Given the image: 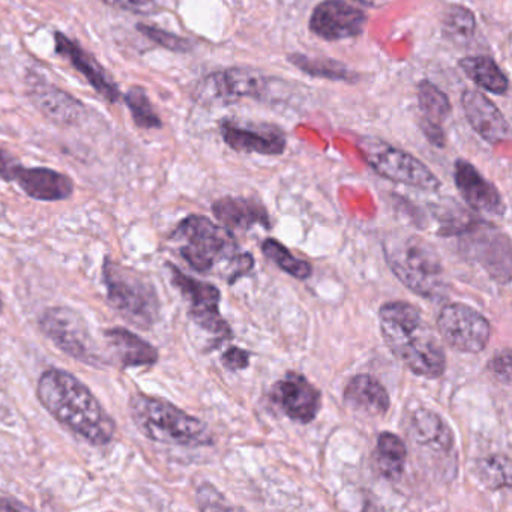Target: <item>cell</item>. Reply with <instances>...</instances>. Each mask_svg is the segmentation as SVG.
Here are the masks:
<instances>
[{
	"mask_svg": "<svg viewBox=\"0 0 512 512\" xmlns=\"http://www.w3.org/2000/svg\"><path fill=\"white\" fill-rule=\"evenodd\" d=\"M104 337L121 367H151L157 364V349L128 329H109L104 332Z\"/></svg>",
	"mask_w": 512,
	"mask_h": 512,
	"instance_id": "obj_25",
	"label": "cell"
},
{
	"mask_svg": "<svg viewBox=\"0 0 512 512\" xmlns=\"http://www.w3.org/2000/svg\"><path fill=\"white\" fill-rule=\"evenodd\" d=\"M271 398L287 418L298 424H310L322 409V392L295 371H289L272 386Z\"/></svg>",
	"mask_w": 512,
	"mask_h": 512,
	"instance_id": "obj_12",
	"label": "cell"
},
{
	"mask_svg": "<svg viewBox=\"0 0 512 512\" xmlns=\"http://www.w3.org/2000/svg\"><path fill=\"white\" fill-rule=\"evenodd\" d=\"M172 283L187 299L190 316L200 328L218 335L221 340L232 337V329L220 313L221 292L214 284L185 275L176 266L169 265Z\"/></svg>",
	"mask_w": 512,
	"mask_h": 512,
	"instance_id": "obj_11",
	"label": "cell"
},
{
	"mask_svg": "<svg viewBox=\"0 0 512 512\" xmlns=\"http://www.w3.org/2000/svg\"><path fill=\"white\" fill-rule=\"evenodd\" d=\"M458 67L466 74L467 79L490 94L505 95L508 92V77L488 56H466L460 59Z\"/></svg>",
	"mask_w": 512,
	"mask_h": 512,
	"instance_id": "obj_27",
	"label": "cell"
},
{
	"mask_svg": "<svg viewBox=\"0 0 512 512\" xmlns=\"http://www.w3.org/2000/svg\"><path fill=\"white\" fill-rule=\"evenodd\" d=\"M461 107L470 127L484 142L496 146L511 137V127L499 107L476 89H466L461 95Z\"/></svg>",
	"mask_w": 512,
	"mask_h": 512,
	"instance_id": "obj_17",
	"label": "cell"
},
{
	"mask_svg": "<svg viewBox=\"0 0 512 512\" xmlns=\"http://www.w3.org/2000/svg\"><path fill=\"white\" fill-rule=\"evenodd\" d=\"M128 407L131 419L140 433L154 442L190 448L214 443V437L205 422L188 415L163 398L137 394L131 398Z\"/></svg>",
	"mask_w": 512,
	"mask_h": 512,
	"instance_id": "obj_4",
	"label": "cell"
},
{
	"mask_svg": "<svg viewBox=\"0 0 512 512\" xmlns=\"http://www.w3.org/2000/svg\"><path fill=\"white\" fill-rule=\"evenodd\" d=\"M37 397L56 421L86 442L103 446L115 437V419L73 374L58 368L44 371L38 380Z\"/></svg>",
	"mask_w": 512,
	"mask_h": 512,
	"instance_id": "obj_1",
	"label": "cell"
},
{
	"mask_svg": "<svg viewBox=\"0 0 512 512\" xmlns=\"http://www.w3.org/2000/svg\"><path fill=\"white\" fill-rule=\"evenodd\" d=\"M343 401L353 413L368 418H382L391 406L385 386L370 374L353 376L344 388Z\"/></svg>",
	"mask_w": 512,
	"mask_h": 512,
	"instance_id": "obj_21",
	"label": "cell"
},
{
	"mask_svg": "<svg viewBox=\"0 0 512 512\" xmlns=\"http://www.w3.org/2000/svg\"><path fill=\"white\" fill-rule=\"evenodd\" d=\"M367 16L346 0H323L310 17V31L325 41L349 40L364 31Z\"/></svg>",
	"mask_w": 512,
	"mask_h": 512,
	"instance_id": "obj_14",
	"label": "cell"
},
{
	"mask_svg": "<svg viewBox=\"0 0 512 512\" xmlns=\"http://www.w3.org/2000/svg\"><path fill=\"white\" fill-rule=\"evenodd\" d=\"M368 166L388 181L409 185L424 191H437L442 187L436 175L409 152L401 151L386 143H371L362 146Z\"/></svg>",
	"mask_w": 512,
	"mask_h": 512,
	"instance_id": "obj_9",
	"label": "cell"
},
{
	"mask_svg": "<svg viewBox=\"0 0 512 512\" xmlns=\"http://www.w3.org/2000/svg\"><path fill=\"white\" fill-rule=\"evenodd\" d=\"M416 94H418V106L421 110L419 128L431 145L436 148H445L446 136L443 125L452 112L448 95L430 80H421L416 86Z\"/></svg>",
	"mask_w": 512,
	"mask_h": 512,
	"instance_id": "obj_19",
	"label": "cell"
},
{
	"mask_svg": "<svg viewBox=\"0 0 512 512\" xmlns=\"http://www.w3.org/2000/svg\"><path fill=\"white\" fill-rule=\"evenodd\" d=\"M2 305L4 304H2V296H0V311H2Z\"/></svg>",
	"mask_w": 512,
	"mask_h": 512,
	"instance_id": "obj_40",
	"label": "cell"
},
{
	"mask_svg": "<svg viewBox=\"0 0 512 512\" xmlns=\"http://www.w3.org/2000/svg\"><path fill=\"white\" fill-rule=\"evenodd\" d=\"M220 134L224 143L236 152L277 157L286 151V136L272 125L223 119Z\"/></svg>",
	"mask_w": 512,
	"mask_h": 512,
	"instance_id": "obj_13",
	"label": "cell"
},
{
	"mask_svg": "<svg viewBox=\"0 0 512 512\" xmlns=\"http://www.w3.org/2000/svg\"><path fill=\"white\" fill-rule=\"evenodd\" d=\"M437 329L443 341L461 353H481L491 337L487 317L461 302L442 308L437 317Z\"/></svg>",
	"mask_w": 512,
	"mask_h": 512,
	"instance_id": "obj_10",
	"label": "cell"
},
{
	"mask_svg": "<svg viewBox=\"0 0 512 512\" xmlns=\"http://www.w3.org/2000/svg\"><path fill=\"white\" fill-rule=\"evenodd\" d=\"M140 34L148 37L149 40L157 43L158 46L164 49L172 50V52H190L193 44L185 38L178 37V35L170 34V32L163 31V29L152 28L148 25H139Z\"/></svg>",
	"mask_w": 512,
	"mask_h": 512,
	"instance_id": "obj_33",
	"label": "cell"
},
{
	"mask_svg": "<svg viewBox=\"0 0 512 512\" xmlns=\"http://www.w3.org/2000/svg\"><path fill=\"white\" fill-rule=\"evenodd\" d=\"M197 502L203 511L209 509H235V506L227 505L226 499L221 496L220 491L211 484L200 485L197 490Z\"/></svg>",
	"mask_w": 512,
	"mask_h": 512,
	"instance_id": "obj_34",
	"label": "cell"
},
{
	"mask_svg": "<svg viewBox=\"0 0 512 512\" xmlns=\"http://www.w3.org/2000/svg\"><path fill=\"white\" fill-rule=\"evenodd\" d=\"M17 164L0 149V178H4L5 181H11V175H13L14 167Z\"/></svg>",
	"mask_w": 512,
	"mask_h": 512,
	"instance_id": "obj_38",
	"label": "cell"
},
{
	"mask_svg": "<svg viewBox=\"0 0 512 512\" xmlns=\"http://www.w3.org/2000/svg\"><path fill=\"white\" fill-rule=\"evenodd\" d=\"M29 95L37 109L56 124L74 125L85 118L86 109L79 100L49 83H34Z\"/></svg>",
	"mask_w": 512,
	"mask_h": 512,
	"instance_id": "obj_22",
	"label": "cell"
},
{
	"mask_svg": "<svg viewBox=\"0 0 512 512\" xmlns=\"http://www.w3.org/2000/svg\"><path fill=\"white\" fill-rule=\"evenodd\" d=\"M454 179L458 193L473 211L491 215V217L505 215L506 205L502 194L469 161H455Z\"/></svg>",
	"mask_w": 512,
	"mask_h": 512,
	"instance_id": "obj_16",
	"label": "cell"
},
{
	"mask_svg": "<svg viewBox=\"0 0 512 512\" xmlns=\"http://www.w3.org/2000/svg\"><path fill=\"white\" fill-rule=\"evenodd\" d=\"M101 2L118 10L131 11V13H143L155 4V0H101Z\"/></svg>",
	"mask_w": 512,
	"mask_h": 512,
	"instance_id": "obj_37",
	"label": "cell"
},
{
	"mask_svg": "<svg viewBox=\"0 0 512 512\" xmlns=\"http://www.w3.org/2000/svg\"><path fill=\"white\" fill-rule=\"evenodd\" d=\"M413 442L433 452L449 454L454 448V434L445 419L427 407H418L409 416L407 425Z\"/></svg>",
	"mask_w": 512,
	"mask_h": 512,
	"instance_id": "obj_23",
	"label": "cell"
},
{
	"mask_svg": "<svg viewBox=\"0 0 512 512\" xmlns=\"http://www.w3.org/2000/svg\"><path fill=\"white\" fill-rule=\"evenodd\" d=\"M379 326L386 346L407 370L424 379L443 376L445 350L418 307L406 301L386 302L379 310Z\"/></svg>",
	"mask_w": 512,
	"mask_h": 512,
	"instance_id": "obj_2",
	"label": "cell"
},
{
	"mask_svg": "<svg viewBox=\"0 0 512 512\" xmlns=\"http://www.w3.org/2000/svg\"><path fill=\"white\" fill-rule=\"evenodd\" d=\"M289 61L307 76L334 80V82H355L356 80V74L353 71L334 59L310 58V56L295 53L289 56Z\"/></svg>",
	"mask_w": 512,
	"mask_h": 512,
	"instance_id": "obj_28",
	"label": "cell"
},
{
	"mask_svg": "<svg viewBox=\"0 0 512 512\" xmlns=\"http://www.w3.org/2000/svg\"><path fill=\"white\" fill-rule=\"evenodd\" d=\"M467 250L496 280L508 284L511 280V248L505 233L487 223H476L467 233Z\"/></svg>",
	"mask_w": 512,
	"mask_h": 512,
	"instance_id": "obj_15",
	"label": "cell"
},
{
	"mask_svg": "<svg viewBox=\"0 0 512 512\" xmlns=\"http://www.w3.org/2000/svg\"><path fill=\"white\" fill-rule=\"evenodd\" d=\"M215 218L227 229L248 230L254 226L271 229V218L259 200L227 196L212 205Z\"/></svg>",
	"mask_w": 512,
	"mask_h": 512,
	"instance_id": "obj_24",
	"label": "cell"
},
{
	"mask_svg": "<svg viewBox=\"0 0 512 512\" xmlns=\"http://www.w3.org/2000/svg\"><path fill=\"white\" fill-rule=\"evenodd\" d=\"M56 52L58 55L64 56L65 59L71 62L74 68L79 73H82L86 77L92 88L109 103H116L121 98V91H119L118 85L113 82L112 77L106 73L100 62L86 52L83 47H80L76 41L70 40L67 35L56 32Z\"/></svg>",
	"mask_w": 512,
	"mask_h": 512,
	"instance_id": "obj_18",
	"label": "cell"
},
{
	"mask_svg": "<svg viewBox=\"0 0 512 512\" xmlns=\"http://www.w3.org/2000/svg\"><path fill=\"white\" fill-rule=\"evenodd\" d=\"M40 328L71 358L94 367L107 364L98 349L97 341L89 332L88 323L76 311L65 307L50 308L41 316Z\"/></svg>",
	"mask_w": 512,
	"mask_h": 512,
	"instance_id": "obj_8",
	"label": "cell"
},
{
	"mask_svg": "<svg viewBox=\"0 0 512 512\" xmlns=\"http://www.w3.org/2000/svg\"><path fill=\"white\" fill-rule=\"evenodd\" d=\"M11 181H16L29 197L41 202H59L73 196V181L64 173L46 167L25 169L17 164Z\"/></svg>",
	"mask_w": 512,
	"mask_h": 512,
	"instance_id": "obj_20",
	"label": "cell"
},
{
	"mask_svg": "<svg viewBox=\"0 0 512 512\" xmlns=\"http://www.w3.org/2000/svg\"><path fill=\"white\" fill-rule=\"evenodd\" d=\"M493 376L503 385H511V350L506 347L502 352H497L488 364Z\"/></svg>",
	"mask_w": 512,
	"mask_h": 512,
	"instance_id": "obj_35",
	"label": "cell"
},
{
	"mask_svg": "<svg viewBox=\"0 0 512 512\" xmlns=\"http://www.w3.org/2000/svg\"><path fill=\"white\" fill-rule=\"evenodd\" d=\"M262 251L265 257H268L278 268L283 269L286 274L292 275L293 278L307 280L311 277L313 268H311L310 263L293 256L289 248L278 242L277 239L269 238L263 241Z\"/></svg>",
	"mask_w": 512,
	"mask_h": 512,
	"instance_id": "obj_30",
	"label": "cell"
},
{
	"mask_svg": "<svg viewBox=\"0 0 512 512\" xmlns=\"http://www.w3.org/2000/svg\"><path fill=\"white\" fill-rule=\"evenodd\" d=\"M250 359V353L247 350L239 349V347H229L221 356V362L230 371L247 370Z\"/></svg>",
	"mask_w": 512,
	"mask_h": 512,
	"instance_id": "obj_36",
	"label": "cell"
},
{
	"mask_svg": "<svg viewBox=\"0 0 512 512\" xmlns=\"http://www.w3.org/2000/svg\"><path fill=\"white\" fill-rule=\"evenodd\" d=\"M104 283L109 302L128 320L140 328L157 322L160 302L155 287L133 269L107 260L104 263Z\"/></svg>",
	"mask_w": 512,
	"mask_h": 512,
	"instance_id": "obj_6",
	"label": "cell"
},
{
	"mask_svg": "<svg viewBox=\"0 0 512 512\" xmlns=\"http://www.w3.org/2000/svg\"><path fill=\"white\" fill-rule=\"evenodd\" d=\"M274 82L253 68H227L203 77L194 88L193 98L208 109L232 106L242 98L266 100L271 97Z\"/></svg>",
	"mask_w": 512,
	"mask_h": 512,
	"instance_id": "obj_7",
	"label": "cell"
},
{
	"mask_svg": "<svg viewBox=\"0 0 512 512\" xmlns=\"http://www.w3.org/2000/svg\"><path fill=\"white\" fill-rule=\"evenodd\" d=\"M373 461L374 469L386 481H400L406 470V443L397 434L383 431L377 436Z\"/></svg>",
	"mask_w": 512,
	"mask_h": 512,
	"instance_id": "obj_26",
	"label": "cell"
},
{
	"mask_svg": "<svg viewBox=\"0 0 512 512\" xmlns=\"http://www.w3.org/2000/svg\"><path fill=\"white\" fill-rule=\"evenodd\" d=\"M478 476L485 487L490 490L508 488L511 485V473H509V460L502 455H491L485 458L478 466Z\"/></svg>",
	"mask_w": 512,
	"mask_h": 512,
	"instance_id": "obj_32",
	"label": "cell"
},
{
	"mask_svg": "<svg viewBox=\"0 0 512 512\" xmlns=\"http://www.w3.org/2000/svg\"><path fill=\"white\" fill-rule=\"evenodd\" d=\"M28 506L20 503L19 500L0 499V511H25Z\"/></svg>",
	"mask_w": 512,
	"mask_h": 512,
	"instance_id": "obj_39",
	"label": "cell"
},
{
	"mask_svg": "<svg viewBox=\"0 0 512 512\" xmlns=\"http://www.w3.org/2000/svg\"><path fill=\"white\" fill-rule=\"evenodd\" d=\"M124 98L137 127L145 128V130H157V128L163 127V122L152 107L145 89L139 88V86L131 88Z\"/></svg>",
	"mask_w": 512,
	"mask_h": 512,
	"instance_id": "obj_31",
	"label": "cell"
},
{
	"mask_svg": "<svg viewBox=\"0 0 512 512\" xmlns=\"http://www.w3.org/2000/svg\"><path fill=\"white\" fill-rule=\"evenodd\" d=\"M172 241L178 244L179 254L197 272L212 271L227 263V281L235 283L254 268V257L239 251L232 230L212 223L203 215H190L176 227Z\"/></svg>",
	"mask_w": 512,
	"mask_h": 512,
	"instance_id": "obj_3",
	"label": "cell"
},
{
	"mask_svg": "<svg viewBox=\"0 0 512 512\" xmlns=\"http://www.w3.org/2000/svg\"><path fill=\"white\" fill-rule=\"evenodd\" d=\"M475 31V14L469 8L461 5L448 7L443 17V32L449 40H452V43L464 46L475 37Z\"/></svg>",
	"mask_w": 512,
	"mask_h": 512,
	"instance_id": "obj_29",
	"label": "cell"
},
{
	"mask_svg": "<svg viewBox=\"0 0 512 512\" xmlns=\"http://www.w3.org/2000/svg\"><path fill=\"white\" fill-rule=\"evenodd\" d=\"M383 247L389 268L410 292L434 298L445 289L442 259L421 236H391Z\"/></svg>",
	"mask_w": 512,
	"mask_h": 512,
	"instance_id": "obj_5",
	"label": "cell"
}]
</instances>
